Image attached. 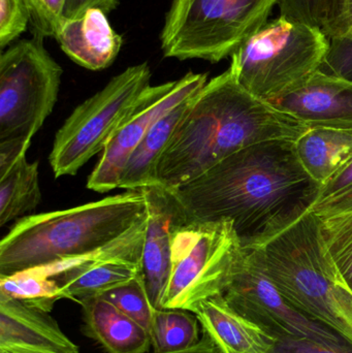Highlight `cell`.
<instances>
[{
  "mask_svg": "<svg viewBox=\"0 0 352 353\" xmlns=\"http://www.w3.org/2000/svg\"><path fill=\"white\" fill-rule=\"evenodd\" d=\"M322 185L308 175L295 142L246 147L174 190L189 220L233 222L244 250L265 246L318 203Z\"/></svg>",
  "mask_w": 352,
  "mask_h": 353,
  "instance_id": "1",
  "label": "cell"
},
{
  "mask_svg": "<svg viewBox=\"0 0 352 353\" xmlns=\"http://www.w3.org/2000/svg\"><path fill=\"white\" fill-rule=\"evenodd\" d=\"M309 126L246 90L229 68L194 95L157 167L176 190L234 153L267 141L296 142Z\"/></svg>",
  "mask_w": 352,
  "mask_h": 353,
  "instance_id": "2",
  "label": "cell"
},
{
  "mask_svg": "<svg viewBox=\"0 0 352 353\" xmlns=\"http://www.w3.org/2000/svg\"><path fill=\"white\" fill-rule=\"evenodd\" d=\"M148 211L144 190L25 216L0 242V275L86 255L119 238Z\"/></svg>",
  "mask_w": 352,
  "mask_h": 353,
  "instance_id": "3",
  "label": "cell"
},
{
  "mask_svg": "<svg viewBox=\"0 0 352 353\" xmlns=\"http://www.w3.org/2000/svg\"><path fill=\"white\" fill-rule=\"evenodd\" d=\"M283 296L352 346V288L333 261L309 211L265 246L251 250Z\"/></svg>",
  "mask_w": 352,
  "mask_h": 353,
  "instance_id": "4",
  "label": "cell"
},
{
  "mask_svg": "<svg viewBox=\"0 0 352 353\" xmlns=\"http://www.w3.org/2000/svg\"><path fill=\"white\" fill-rule=\"evenodd\" d=\"M329 47L322 27L279 17L268 21L231 56L240 84L262 101L284 97L315 74Z\"/></svg>",
  "mask_w": 352,
  "mask_h": 353,
  "instance_id": "5",
  "label": "cell"
},
{
  "mask_svg": "<svg viewBox=\"0 0 352 353\" xmlns=\"http://www.w3.org/2000/svg\"><path fill=\"white\" fill-rule=\"evenodd\" d=\"M280 0H172L161 33L165 57L217 63L269 21Z\"/></svg>",
  "mask_w": 352,
  "mask_h": 353,
  "instance_id": "6",
  "label": "cell"
},
{
  "mask_svg": "<svg viewBox=\"0 0 352 353\" xmlns=\"http://www.w3.org/2000/svg\"><path fill=\"white\" fill-rule=\"evenodd\" d=\"M244 250L229 220L188 219L174 234L171 275L161 309H184L222 294Z\"/></svg>",
  "mask_w": 352,
  "mask_h": 353,
  "instance_id": "7",
  "label": "cell"
},
{
  "mask_svg": "<svg viewBox=\"0 0 352 353\" xmlns=\"http://www.w3.org/2000/svg\"><path fill=\"white\" fill-rule=\"evenodd\" d=\"M150 83L147 62L130 66L72 111L56 134L49 157L56 178L76 175L103 153Z\"/></svg>",
  "mask_w": 352,
  "mask_h": 353,
  "instance_id": "8",
  "label": "cell"
},
{
  "mask_svg": "<svg viewBox=\"0 0 352 353\" xmlns=\"http://www.w3.org/2000/svg\"><path fill=\"white\" fill-rule=\"evenodd\" d=\"M62 68L39 39H23L0 56V142L33 137L57 103Z\"/></svg>",
  "mask_w": 352,
  "mask_h": 353,
  "instance_id": "9",
  "label": "cell"
},
{
  "mask_svg": "<svg viewBox=\"0 0 352 353\" xmlns=\"http://www.w3.org/2000/svg\"><path fill=\"white\" fill-rule=\"evenodd\" d=\"M221 296L234 310L275 340L310 339L327 345L351 346L328 325L293 306L251 250H245Z\"/></svg>",
  "mask_w": 352,
  "mask_h": 353,
  "instance_id": "10",
  "label": "cell"
},
{
  "mask_svg": "<svg viewBox=\"0 0 352 353\" xmlns=\"http://www.w3.org/2000/svg\"><path fill=\"white\" fill-rule=\"evenodd\" d=\"M147 225L148 211L127 232L97 250L37 269L58 282L66 300L82 304L143 274Z\"/></svg>",
  "mask_w": 352,
  "mask_h": 353,
  "instance_id": "11",
  "label": "cell"
},
{
  "mask_svg": "<svg viewBox=\"0 0 352 353\" xmlns=\"http://www.w3.org/2000/svg\"><path fill=\"white\" fill-rule=\"evenodd\" d=\"M207 82L208 74L190 72L180 80L148 87L101 153L87 187L99 193L119 188L128 159L153 124L173 108L194 97Z\"/></svg>",
  "mask_w": 352,
  "mask_h": 353,
  "instance_id": "12",
  "label": "cell"
},
{
  "mask_svg": "<svg viewBox=\"0 0 352 353\" xmlns=\"http://www.w3.org/2000/svg\"><path fill=\"white\" fill-rule=\"evenodd\" d=\"M143 190L148 208V225L143 250V275L153 306L161 309L171 275L174 234L188 218L173 191L161 186L148 187Z\"/></svg>",
  "mask_w": 352,
  "mask_h": 353,
  "instance_id": "13",
  "label": "cell"
},
{
  "mask_svg": "<svg viewBox=\"0 0 352 353\" xmlns=\"http://www.w3.org/2000/svg\"><path fill=\"white\" fill-rule=\"evenodd\" d=\"M309 128H352V84L316 72L297 90L268 101Z\"/></svg>",
  "mask_w": 352,
  "mask_h": 353,
  "instance_id": "14",
  "label": "cell"
},
{
  "mask_svg": "<svg viewBox=\"0 0 352 353\" xmlns=\"http://www.w3.org/2000/svg\"><path fill=\"white\" fill-rule=\"evenodd\" d=\"M0 350L28 353H79L49 312L0 296Z\"/></svg>",
  "mask_w": 352,
  "mask_h": 353,
  "instance_id": "15",
  "label": "cell"
},
{
  "mask_svg": "<svg viewBox=\"0 0 352 353\" xmlns=\"http://www.w3.org/2000/svg\"><path fill=\"white\" fill-rule=\"evenodd\" d=\"M105 14L99 8H88L76 18L65 19L56 35L62 51L87 70L109 68L121 50L123 39Z\"/></svg>",
  "mask_w": 352,
  "mask_h": 353,
  "instance_id": "16",
  "label": "cell"
},
{
  "mask_svg": "<svg viewBox=\"0 0 352 353\" xmlns=\"http://www.w3.org/2000/svg\"><path fill=\"white\" fill-rule=\"evenodd\" d=\"M223 353H270L276 340L229 306L222 296H210L187 309Z\"/></svg>",
  "mask_w": 352,
  "mask_h": 353,
  "instance_id": "17",
  "label": "cell"
},
{
  "mask_svg": "<svg viewBox=\"0 0 352 353\" xmlns=\"http://www.w3.org/2000/svg\"><path fill=\"white\" fill-rule=\"evenodd\" d=\"M83 333L101 344L107 353H146L152 343L145 327L103 296L80 304Z\"/></svg>",
  "mask_w": 352,
  "mask_h": 353,
  "instance_id": "18",
  "label": "cell"
},
{
  "mask_svg": "<svg viewBox=\"0 0 352 353\" xmlns=\"http://www.w3.org/2000/svg\"><path fill=\"white\" fill-rule=\"evenodd\" d=\"M192 97L173 108L153 124L128 159L119 182V188L140 190L158 185L157 167L161 155L183 119Z\"/></svg>",
  "mask_w": 352,
  "mask_h": 353,
  "instance_id": "19",
  "label": "cell"
},
{
  "mask_svg": "<svg viewBox=\"0 0 352 353\" xmlns=\"http://www.w3.org/2000/svg\"><path fill=\"white\" fill-rule=\"evenodd\" d=\"M308 175L324 184L352 159V128H309L295 142Z\"/></svg>",
  "mask_w": 352,
  "mask_h": 353,
  "instance_id": "20",
  "label": "cell"
},
{
  "mask_svg": "<svg viewBox=\"0 0 352 353\" xmlns=\"http://www.w3.org/2000/svg\"><path fill=\"white\" fill-rule=\"evenodd\" d=\"M41 201L39 163L24 157L0 176V226L28 216Z\"/></svg>",
  "mask_w": 352,
  "mask_h": 353,
  "instance_id": "21",
  "label": "cell"
},
{
  "mask_svg": "<svg viewBox=\"0 0 352 353\" xmlns=\"http://www.w3.org/2000/svg\"><path fill=\"white\" fill-rule=\"evenodd\" d=\"M198 325V317L190 311L156 309L150 331L153 352H180L196 345L202 337Z\"/></svg>",
  "mask_w": 352,
  "mask_h": 353,
  "instance_id": "22",
  "label": "cell"
},
{
  "mask_svg": "<svg viewBox=\"0 0 352 353\" xmlns=\"http://www.w3.org/2000/svg\"><path fill=\"white\" fill-rule=\"evenodd\" d=\"M0 296L20 301L49 313L57 301L66 299L58 282L35 268L12 275H0Z\"/></svg>",
  "mask_w": 352,
  "mask_h": 353,
  "instance_id": "23",
  "label": "cell"
},
{
  "mask_svg": "<svg viewBox=\"0 0 352 353\" xmlns=\"http://www.w3.org/2000/svg\"><path fill=\"white\" fill-rule=\"evenodd\" d=\"M329 252L352 288V211L320 216Z\"/></svg>",
  "mask_w": 352,
  "mask_h": 353,
  "instance_id": "24",
  "label": "cell"
},
{
  "mask_svg": "<svg viewBox=\"0 0 352 353\" xmlns=\"http://www.w3.org/2000/svg\"><path fill=\"white\" fill-rule=\"evenodd\" d=\"M101 296L107 299L150 334L156 308L153 306L149 298L143 274L128 283L114 288Z\"/></svg>",
  "mask_w": 352,
  "mask_h": 353,
  "instance_id": "25",
  "label": "cell"
},
{
  "mask_svg": "<svg viewBox=\"0 0 352 353\" xmlns=\"http://www.w3.org/2000/svg\"><path fill=\"white\" fill-rule=\"evenodd\" d=\"M329 47L318 72L352 84V37H328Z\"/></svg>",
  "mask_w": 352,
  "mask_h": 353,
  "instance_id": "26",
  "label": "cell"
},
{
  "mask_svg": "<svg viewBox=\"0 0 352 353\" xmlns=\"http://www.w3.org/2000/svg\"><path fill=\"white\" fill-rule=\"evenodd\" d=\"M26 3L35 35L56 37L64 21L65 0H26Z\"/></svg>",
  "mask_w": 352,
  "mask_h": 353,
  "instance_id": "27",
  "label": "cell"
},
{
  "mask_svg": "<svg viewBox=\"0 0 352 353\" xmlns=\"http://www.w3.org/2000/svg\"><path fill=\"white\" fill-rule=\"evenodd\" d=\"M30 24L26 0H0V47L18 39Z\"/></svg>",
  "mask_w": 352,
  "mask_h": 353,
  "instance_id": "28",
  "label": "cell"
},
{
  "mask_svg": "<svg viewBox=\"0 0 352 353\" xmlns=\"http://www.w3.org/2000/svg\"><path fill=\"white\" fill-rule=\"evenodd\" d=\"M322 29L327 37H352V0H322Z\"/></svg>",
  "mask_w": 352,
  "mask_h": 353,
  "instance_id": "29",
  "label": "cell"
},
{
  "mask_svg": "<svg viewBox=\"0 0 352 353\" xmlns=\"http://www.w3.org/2000/svg\"><path fill=\"white\" fill-rule=\"evenodd\" d=\"M280 16L322 27V0H280Z\"/></svg>",
  "mask_w": 352,
  "mask_h": 353,
  "instance_id": "30",
  "label": "cell"
},
{
  "mask_svg": "<svg viewBox=\"0 0 352 353\" xmlns=\"http://www.w3.org/2000/svg\"><path fill=\"white\" fill-rule=\"evenodd\" d=\"M270 353H352L351 346H331L310 339L276 340Z\"/></svg>",
  "mask_w": 352,
  "mask_h": 353,
  "instance_id": "31",
  "label": "cell"
},
{
  "mask_svg": "<svg viewBox=\"0 0 352 353\" xmlns=\"http://www.w3.org/2000/svg\"><path fill=\"white\" fill-rule=\"evenodd\" d=\"M31 142L32 141L26 139H12L0 142V176L26 157Z\"/></svg>",
  "mask_w": 352,
  "mask_h": 353,
  "instance_id": "32",
  "label": "cell"
},
{
  "mask_svg": "<svg viewBox=\"0 0 352 353\" xmlns=\"http://www.w3.org/2000/svg\"><path fill=\"white\" fill-rule=\"evenodd\" d=\"M310 211L318 216L334 215L352 211V187L315 203Z\"/></svg>",
  "mask_w": 352,
  "mask_h": 353,
  "instance_id": "33",
  "label": "cell"
},
{
  "mask_svg": "<svg viewBox=\"0 0 352 353\" xmlns=\"http://www.w3.org/2000/svg\"><path fill=\"white\" fill-rule=\"evenodd\" d=\"M351 187H352V159L336 175L333 176L322 185L318 203L334 196Z\"/></svg>",
  "mask_w": 352,
  "mask_h": 353,
  "instance_id": "34",
  "label": "cell"
},
{
  "mask_svg": "<svg viewBox=\"0 0 352 353\" xmlns=\"http://www.w3.org/2000/svg\"><path fill=\"white\" fill-rule=\"evenodd\" d=\"M101 0H65L64 20L74 19L84 14L88 8H101Z\"/></svg>",
  "mask_w": 352,
  "mask_h": 353,
  "instance_id": "35",
  "label": "cell"
},
{
  "mask_svg": "<svg viewBox=\"0 0 352 353\" xmlns=\"http://www.w3.org/2000/svg\"><path fill=\"white\" fill-rule=\"evenodd\" d=\"M146 353H223V352L219 347L218 344L213 340V338L206 331L202 330V337H200V342L196 345L188 348V350L173 352H153Z\"/></svg>",
  "mask_w": 352,
  "mask_h": 353,
  "instance_id": "36",
  "label": "cell"
},
{
  "mask_svg": "<svg viewBox=\"0 0 352 353\" xmlns=\"http://www.w3.org/2000/svg\"><path fill=\"white\" fill-rule=\"evenodd\" d=\"M118 0H101V8L105 12H111L117 6Z\"/></svg>",
  "mask_w": 352,
  "mask_h": 353,
  "instance_id": "37",
  "label": "cell"
},
{
  "mask_svg": "<svg viewBox=\"0 0 352 353\" xmlns=\"http://www.w3.org/2000/svg\"><path fill=\"white\" fill-rule=\"evenodd\" d=\"M0 353H28V352H17V350H0Z\"/></svg>",
  "mask_w": 352,
  "mask_h": 353,
  "instance_id": "38",
  "label": "cell"
}]
</instances>
